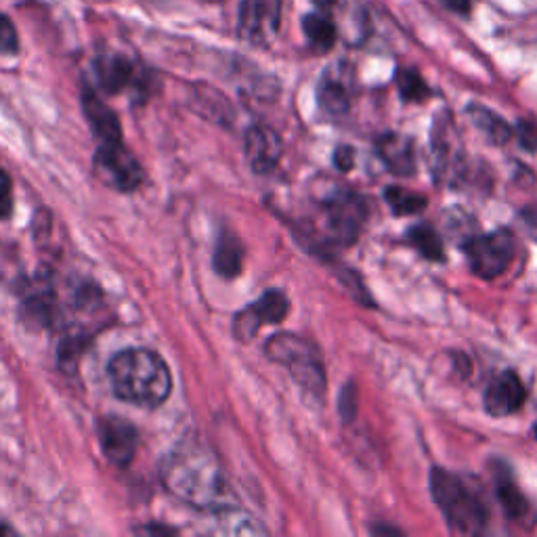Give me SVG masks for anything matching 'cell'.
I'll return each instance as SVG.
<instances>
[{
	"mask_svg": "<svg viewBox=\"0 0 537 537\" xmlns=\"http://www.w3.org/2000/svg\"><path fill=\"white\" fill-rule=\"evenodd\" d=\"M160 479L168 493L187 506L204 512L233 508V491L208 451L198 445H179L160 466Z\"/></svg>",
	"mask_w": 537,
	"mask_h": 537,
	"instance_id": "obj_1",
	"label": "cell"
},
{
	"mask_svg": "<svg viewBox=\"0 0 537 537\" xmlns=\"http://www.w3.org/2000/svg\"><path fill=\"white\" fill-rule=\"evenodd\" d=\"M107 378L118 399L139 407H160L173 393L168 363L152 349H124L107 363Z\"/></svg>",
	"mask_w": 537,
	"mask_h": 537,
	"instance_id": "obj_2",
	"label": "cell"
},
{
	"mask_svg": "<svg viewBox=\"0 0 537 537\" xmlns=\"http://www.w3.org/2000/svg\"><path fill=\"white\" fill-rule=\"evenodd\" d=\"M431 491L451 531L462 535H479L485 531L489 510L479 493L460 477L435 468L431 472Z\"/></svg>",
	"mask_w": 537,
	"mask_h": 537,
	"instance_id": "obj_3",
	"label": "cell"
},
{
	"mask_svg": "<svg viewBox=\"0 0 537 537\" xmlns=\"http://www.w3.org/2000/svg\"><path fill=\"white\" fill-rule=\"evenodd\" d=\"M265 355L279 365H286L292 378L311 393V397H324L328 384L324 363L309 340L294 334H277L267 340Z\"/></svg>",
	"mask_w": 537,
	"mask_h": 537,
	"instance_id": "obj_4",
	"label": "cell"
},
{
	"mask_svg": "<svg viewBox=\"0 0 537 537\" xmlns=\"http://www.w3.org/2000/svg\"><path fill=\"white\" fill-rule=\"evenodd\" d=\"M466 259L475 275L483 279L500 277L514 259V240L504 229L487 235H472L464 242Z\"/></svg>",
	"mask_w": 537,
	"mask_h": 537,
	"instance_id": "obj_5",
	"label": "cell"
},
{
	"mask_svg": "<svg viewBox=\"0 0 537 537\" xmlns=\"http://www.w3.org/2000/svg\"><path fill=\"white\" fill-rule=\"evenodd\" d=\"M368 219V204L353 191H336L324 202L328 238L336 244H351Z\"/></svg>",
	"mask_w": 537,
	"mask_h": 537,
	"instance_id": "obj_6",
	"label": "cell"
},
{
	"mask_svg": "<svg viewBox=\"0 0 537 537\" xmlns=\"http://www.w3.org/2000/svg\"><path fill=\"white\" fill-rule=\"evenodd\" d=\"M95 173L105 185L122 193L135 191L143 183V168L122 141L99 143L95 154Z\"/></svg>",
	"mask_w": 537,
	"mask_h": 537,
	"instance_id": "obj_7",
	"label": "cell"
},
{
	"mask_svg": "<svg viewBox=\"0 0 537 537\" xmlns=\"http://www.w3.org/2000/svg\"><path fill=\"white\" fill-rule=\"evenodd\" d=\"M290 313V300L284 292L269 290L256 303L240 311L233 319V334L238 340H252L263 326L279 324Z\"/></svg>",
	"mask_w": 537,
	"mask_h": 537,
	"instance_id": "obj_8",
	"label": "cell"
},
{
	"mask_svg": "<svg viewBox=\"0 0 537 537\" xmlns=\"http://www.w3.org/2000/svg\"><path fill=\"white\" fill-rule=\"evenodd\" d=\"M282 21V0H244L240 34L256 47H265L277 36Z\"/></svg>",
	"mask_w": 537,
	"mask_h": 537,
	"instance_id": "obj_9",
	"label": "cell"
},
{
	"mask_svg": "<svg viewBox=\"0 0 537 537\" xmlns=\"http://www.w3.org/2000/svg\"><path fill=\"white\" fill-rule=\"evenodd\" d=\"M435 173L441 181L454 183L464 173V145L449 116H441L433 128Z\"/></svg>",
	"mask_w": 537,
	"mask_h": 537,
	"instance_id": "obj_10",
	"label": "cell"
},
{
	"mask_svg": "<svg viewBox=\"0 0 537 537\" xmlns=\"http://www.w3.org/2000/svg\"><path fill=\"white\" fill-rule=\"evenodd\" d=\"M99 443L105 458L118 468H126L137 454V428L118 416L99 420Z\"/></svg>",
	"mask_w": 537,
	"mask_h": 537,
	"instance_id": "obj_11",
	"label": "cell"
},
{
	"mask_svg": "<svg viewBox=\"0 0 537 537\" xmlns=\"http://www.w3.org/2000/svg\"><path fill=\"white\" fill-rule=\"evenodd\" d=\"M355 93V80L349 66H332L324 72L317 87L319 107L330 116H342L349 112Z\"/></svg>",
	"mask_w": 537,
	"mask_h": 537,
	"instance_id": "obj_12",
	"label": "cell"
},
{
	"mask_svg": "<svg viewBox=\"0 0 537 537\" xmlns=\"http://www.w3.org/2000/svg\"><path fill=\"white\" fill-rule=\"evenodd\" d=\"M527 399L525 384L514 372H502L491 380L489 389L485 391V410L496 418L512 416L519 412Z\"/></svg>",
	"mask_w": 537,
	"mask_h": 537,
	"instance_id": "obj_13",
	"label": "cell"
},
{
	"mask_svg": "<svg viewBox=\"0 0 537 537\" xmlns=\"http://www.w3.org/2000/svg\"><path fill=\"white\" fill-rule=\"evenodd\" d=\"M244 149H246V160L252 166L254 173L265 175V173H271V170L277 166V162L282 160L284 145L273 128L256 124L248 128Z\"/></svg>",
	"mask_w": 537,
	"mask_h": 537,
	"instance_id": "obj_14",
	"label": "cell"
},
{
	"mask_svg": "<svg viewBox=\"0 0 537 537\" xmlns=\"http://www.w3.org/2000/svg\"><path fill=\"white\" fill-rule=\"evenodd\" d=\"M82 112L87 116L99 143L122 141V126L116 112L105 101H101L89 84L82 87Z\"/></svg>",
	"mask_w": 537,
	"mask_h": 537,
	"instance_id": "obj_15",
	"label": "cell"
},
{
	"mask_svg": "<svg viewBox=\"0 0 537 537\" xmlns=\"http://www.w3.org/2000/svg\"><path fill=\"white\" fill-rule=\"evenodd\" d=\"M376 152L382 164L397 177H412L416 173V158L412 141L399 133H384L376 139Z\"/></svg>",
	"mask_w": 537,
	"mask_h": 537,
	"instance_id": "obj_16",
	"label": "cell"
},
{
	"mask_svg": "<svg viewBox=\"0 0 537 537\" xmlns=\"http://www.w3.org/2000/svg\"><path fill=\"white\" fill-rule=\"evenodd\" d=\"M95 74L99 80V89L107 95H116L126 87H131L135 78V66L124 55H101L95 59Z\"/></svg>",
	"mask_w": 537,
	"mask_h": 537,
	"instance_id": "obj_17",
	"label": "cell"
},
{
	"mask_svg": "<svg viewBox=\"0 0 537 537\" xmlns=\"http://www.w3.org/2000/svg\"><path fill=\"white\" fill-rule=\"evenodd\" d=\"M214 271H217L225 279H233L242 273L244 267V246L242 242L231 233H225L214 250L212 259Z\"/></svg>",
	"mask_w": 537,
	"mask_h": 537,
	"instance_id": "obj_18",
	"label": "cell"
},
{
	"mask_svg": "<svg viewBox=\"0 0 537 537\" xmlns=\"http://www.w3.org/2000/svg\"><path fill=\"white\" fill-rule=\"evenodd\" d=\"M496 493L508 519H525L529 514V502L519 489L517 481L512 479L508 468H500L496 475Z\"/></svg>",
	"mask_w": 537,
	"mask_h": 537,
	"instance_id": "obj_19",
	"label": "cell"
},
{
	"mask_svg": "<svg viewBox=\"0 0 537 537\" xmlns=\"http://www.w3.org/2000/svg\"><path fill=\"white\" fill-rule=\"evenodd\" d=\"M468 116H470L472 124H475L477 128H481V131L485 133V137L491 143L502 145L512 137V128L498 114H493L491 110H487V107L470 105L468 107Z\"/></svg>",
	"mask_w": 537,
	"mask_h": 537,
	"instance_id": "obj_20",
	"label": "cell"
},
{
	"mask_svg": "<svg viewBox=\"0 0 537 537\" xmlns=\"http://www.w3.org/2000/svg\"><path fill=\"white\" fill-rule=\"evenodd\" d=\"M303 30L309 45L317 53H328L336 42V26L324 15H307L303 21Z\"/></svg>",
	"mask_w": 537,
	"mask_h": 537,
	"instance_id": "obj_21",
	"label": "cell"
},
{
	"mask_svg": "<svg viewBox=\"0 0 537 537\" xmlns=\"http://www.w3.org/2000/svg\"><path fill=\"white\" fill-rule=\"evenodd\" d=\"M407 242H410L424 259L428 261H443V240L441 235L428 225H416L407 231Z\"/></svg>",
	"mask_w": 537,
	"mask_h": 537,
	"instance_id": "obj_22",
	"label": "cell"
},
{
	"mask_svg": "<svg viewBox=\"0 0 537 537\" xmlns=\"http://www.w3.org/2000/svg\"><path fill=\"white\" fill-rule=\"evenodd\" d=\"M384 200L391 206V210L397 214V217H405V214H418L426 208L428 200L416 191L403 189V187H389L384 191Z\"/></svg>",
	"mask_w": 537,
	"mask_h": 537,
	"instance_id": "obj_23",
	"label": "cell"
},
{
	"mask_svg": "<svg viewBox=\"0 0 537 537\" xmlns=\"http://www.w3.org/2000/svg\"><path fill=\"white\" fill-rule=\"evenodd\" d=\"M397 87H399V93L405 101H414V103H420L424 101L428 95H431V91H428L426 82L422 80V76L416 72V70H399L397 72Z\"/></svg>",
	"mask_w": 537,
	"mask_h": 537,
	"instance_id": "obj_24",
	"label": "cell"
},
{
	"mask_svg": "<svg viewBox=\"0 0 537 537\" xmlns=\"http://www.w3.org/2000/svg\"><path fill=\"white\" fill-rule=\"evenodd\" d=\"M0 53L3 55H17L19 53V36L13 26V21L0 13Z\"/></svg>",
	"mask_w": 537,
	"mask_h": 537,
	"instance_id": "obj_25",
	"label": "cell"
},
{
	"mask_svg": "<svg viewBox=\"0 0 537 537\" xmlns=\"http://www.w3.org/2000/svg\"><path fill=\"white\" fill-rule=\"evenodd\" d=\"M13 187H11V179L5 173V170H0V217H9L11 208H13Z\"/></svg>",
	"mask_w": 537,
	"mask_h": 537,
	"instance_id": "obj_26",
	"label": "cell"
},
{
	"mask_svg": "<svg viewBox=\"0 0 537 537\" xmlns=\"http://www.w3.org/2000/svg\"><path fill=\"white\" fill-rule=\"evenodd\" d=\"M355 399H357L355 389H353V386H347V389L342 391V399H340V412H342V416H345L347 420H351L353 414H355V410H357Z\"/></svg>",
	"mask_w": 537,
	"mask_h": 537,
	"instance_id": "obj_27",
	"label": "cell"
},
{
	"mask_svg": "<svg viewBox=\"0 0 537 537\" xmlns=\"http://www.w3.org/2000/svg\"><path fill=\"white\" fill-rule=\"evenodd\" d=\"M519 139L527 149H537V126L531 122H521L519 124Z\"/></svg>",
	"mask_w": 537,
	"mask_h": 537,
	"instance_id": "obj_28",
	"label": "cell"
},
{
	"mask_svg": "<svg viewBox=\"0 0 537 537\" xmlns=\"http://www.w3.org/2000/svg\"><path fill=\"white\" fill-rule=\"evenodd\" d=\"M334 164L338 166V170H351L353 164H355V152L351 147H338L336 154H334Z\"/></svg>",
	"mask_w": 537,
	"mask_h": 537,
	"instance_id": "obj_29",
	"label": "cell"
},
{
	"mask_svg": "<svg viewBox=\"0 0 537 537\" xmlns=\"http://www.w3.org/2000/svg\"><path fill=\"white\" fill-rule=\"evenodd\" d=\"M521 223L533 235V238L537 240V204L535 206H527L521 212Z\"/></svg>",
	"mask_w": 537,
	"mask_h": 537,
	"instance_id": "obj_30",
	"label": "cell"
},
{
	"mask_svg": "<svg viewBox=\"0 0 537 537\" xmlns=\"http://www.w3.org/2000/svg\"><path fill=\"white\" fill-rule=\"evenodd\" d=\"M441 3L454 13H460V15H468L472 11V7H475L477 0H441Z\"/></svg>",
	"mask_w": 537,
	"mask_h": 537,
	"instance_id": "obj_31",
	"label": "cell"
},
{
	"mask_svg": "<svg viewBox=\"0 0 537 537\" xmlns=\"http://www.w3.org/2000/svg\"><path fill=\"white\" fill-rule=\"evenodd\" d=\"M313 3H315V7H319V9H330V7L336 5V0H313Z\"/></svg>",
	"mask_w": 537,
	"mask_h": 537,
	"instance_id": "obj_32",
	"label": "cell"
},
{
	"mask_svg": "<svg viewBox=\"0 0 537 537\" xmlns=\"http://www.w3.org/2000/svg\"><path fill=\"white\" fill-rule=\"evenodd\" d=\"M533 433H535V437H537V424H535V428H533Z\"/></svg>",
	"mask_w": 537,
	"mask_h": 537,
	"instance_id": "obj_33",
	"label": "cell"
}]
</instances>
